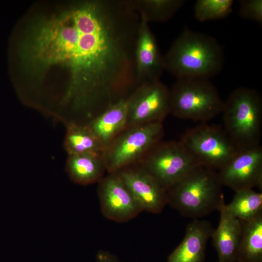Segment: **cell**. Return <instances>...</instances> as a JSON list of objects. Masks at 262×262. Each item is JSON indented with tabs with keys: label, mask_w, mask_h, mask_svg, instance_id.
<instances>
[{
	"label": "cell",
	"mask_w": 262,
	"mask_h": 262,
	"mask_svg": "<svg viewBox=\"0 0 262 262\" xmlns=\"http://www.w3.org/2000/svg\"><path fill=\"white\" fill-rule=\"evenodd\" d=\"M137 15L123 0H79L32 13L15 40L17 80L51 94L61 119L85 125L137 86Z\"/></svg>",
	"instance_id": "obj_1"
},
{
	"label": "cell",
	"mask_w": 262,
	"mask_h": 262,
	"mask_svg": "<svg viewBox=\"0 0 262 262\" xmlns=\"http://www.w3.org/2000/svg\"><path fill=\"white\" fill-rule=\"evenodd\" d=\"M164 56L165 70L177 79H207L223 68V49L213 37L185 29Z\"/></svg>",
	"instance_id": "obj_2"
},
{
	"label": "cell",
	"mask_w": 262,
	"mask_h": 262,
	"mask_svg": "<svg viewBox=\"0 0 262 262\" xmlns=\"http://www.w3.org/2000/svg\"><path fill=\"white\" fill-rule=\"evenodd\" d=\"M222 186L217 171L199 165L166 191L167 204L183 216L198 219L225 204Z\"/></svg>",
	"instance_id": "obj_3"
},
{
	"label": "cell",
	"mask_w": 262,
	"mask_h": 262,
	"mask_svg": "<svg viewBox=\"0 0 262 262\" xmlns=\"http://www.w3.org/2000/svg\"><path fill=\"white\" fill-rule=\"evenodd\" d=\"M223 129L239 151L260 146L262 98L256 90L240 87L225 102Z\"/></svg>",
	"instance_id": "obj_4"
},
{
	"label": "cell",
	"mask_w": 262,
	"mask_h": 262,
	"mask_svg": "<svg viewBox=\"0 0 262 262\" xmlns=\"http://www.w3.org/2000/svg\"><path fill=\"white\" fill-rule=\"evenodd\" d=\"M170 113L181 119L206 123L223 112L224 101L209 79H177L170 89Z\"/></svg>",
	"instance_id": "obj_5"
},
{
	"label": "cell",
	"mask_w": 262,
	"mask_h": 262,
	"mask_svg": "<svg viewBox=\"0 0 262 262\" xmlns=\"http://www.w3.org/2000/svg\"><path fill=\"white\" fill-rule=\"evenodd\" d=\"M164 135L162 122L126 128L104 149L107 173L138 163Z\"/></svg>",
	"instance_id": "obj_6"
},
{
	"label": "cell",
	"mask_w": 262,
	"mask_h": 262,
	"mask_svg": "<svg viewBox=\"0 0 262 262\" xmlns=\"http://www.w3.org/2000/svg\"><path fill=\"white\" fill-rule=\"evenodd\" d=\"M179 141L200 165L217 171L239 152L223 127L215 124L200 123Z\"/></svg>",
	"instance_id": "obj_7"
},
{
	"label": "cell",
	"mask_w": 262,
	"mask_h": 262,
	"mask_svg": "<svg viewBox=\"0 0 262 262\" xmlns=\"http://www.w3.org/2000/svg\"><path fill=\"white\" fill-rule=\"evenodd\" d=\"M137 164L166 191L200 165L180 141L163 140Z\"/></svg>",
	"instance_id": "obj_8"
},
{
	"label": "cell",
	"mask_w": 262,
	"mask_h": 262,
	"mask_svg": "<svg viewBox=\"0 0 262 262\" xmlns=\"http://www.w3.org/2000/svg\"><path fill=\"white\" fill-rule=\"evenodd\" d=\"M127 100L126 128L163 123L170 113V89L160 80L140 84Z\"/></svg>",
	"instance_id": "obj_9"
},
{
	"label": "cell",
	"mask_w": 262,
	"mask_h": 262,
	"mask_svg": "<svg viewBox=\"0 0 262 262\" xmlns=\"http://www.w3.org/2000/svg\"><path fill=\"white\" fill-rule=\"evenodd\" d=\"M100 210L107 219L128 222L143 210L117 173H107L98 182Z\"/></svg>",
	"instance_id": "obj_10"
},
{
	"label": "cell",
	"mask_w": 262,
	"mask_h": 262,
	"mask_svg": "<svg viewBox=\"0 0 262 262\" xmlns=\"http://www.w3.org/2000/svg\"><path fill=\"white\" fill-rule=\"evenodd\" d=\"M217 172L222 185L235 192L254 187L262 190V147L260 145L239 151Z\"/></svg>",
	"instance_id": "obj_11"
},
{
	"label": "cell",
	"mask_w": 262,
	"mask_h": 262,
	"mask_svg": "<svg viewBox=\"0 0 262 262\" xmlns=\"http://www.w3.org/2000/svg\"><path fill=\"white\" fill-rule=\"evenodd\" d=\"M117 173L143 211L159 213L167 204L166 192L143 167L136 164Z\"/></svg>",
	"instance_id": "obj_12"
},
{
	"label": "cell",
	"mask_w": 262,
	"mask_h": 262,
	"mask_svg": "<svg viewBox=\"0 0 262 262\" xmlns=\"http://www.w3.org/2000/svg\"><path fill=\"white\" fill-rule=\"evenodd\" d=\"M140 16L135 49V64L138 86L144 83L159 81L165 70L162 55L149 23Z\"/></svg>",
	"instance_id": "obj_13"
},
{
	"label": "cell",
	"mask_w": 262,
	"mask_h": 262,
	"mask_svg": "<svg viewBox=\"0 0 262 262\" xmlns=\"http://www.w3.org/2000/svg\"><path fill=\"white\" fill-rule=\"evenodd\" d=\"M213 230L209 222L194 219L187 225L184 238L167 262H203L207 243Z\"/></svg>",
	"instance_id": "obj_14"
},
{
	"label": "cell",
	"mask_w": 262,
	"mask_h": 262,
	"mask_svg": "<svg viewBox=\"0 0 262 262\" xmlns=\"http://www.w3.org/2000/svg\"><path fill=\"white\" fill-rule=\"evenodd\" d=\"M224 204L219 209V225L213 230V245L217 252L219 262H236L242 234L241 221L229 213Z\"/></svg>",
	"instance_id": "obj_15"
},
{
	"label": "cell",
	"mask_w": 262,
	"mask_h": 262,
	"mask_svg": "<svg viewBox=\"0 0 262 262\" xmlns=\"http://www.w3.org/2000/svg\"><path fill=\"white\" fill-rule=\"evenodd\" d=\"M127 98L112 105L87 125L104 148L126 128Z\"/></svg>",
	"instance_id": "obj_16"
},
{
	"label": "cell",
	"mask_w": 262,
	"mask_h": 262,
	"mask_svg": "<svg viewBox=\"0 0 262 262\" xmlns=\"http://www.w3.org/2000/svg\"><path fill=\"white\" fill-rule=\"evenodd\" d=\"M103 152L68 155L66 171L70 179L82 185L98 183L106 172Z\"/></svg>",
	"instance_id": "obj_17"
},
{
	"label": "cell",
	"mask_w": 262,
	"mask_h": 262,
	"mask_svg": "<svg viewBox=\"0 0 262 262\" xmlns=\"http://www.w3.org/2000/svg\"><path fill=\"white\" fill-rule=\"evenodd\" d=\"M240 221L242 234L236 262H262V213Z\"/></svg>",
	"instance_id": "obj_18"
},
{
	"label": "cell",
	"mask_w": 262,
	"mask_h": 262,
	"mask_svg": "<svg viewBox=\"0 0 262 262\" xmlns=\"http://www.w3.org/2000/svg\"><path fill=\"white\" fill-rule=\"evenodd\" d=\"M65 125L64 148L67 155L104 151V147L87 125L68 123Z\"/></svg>",
	"instance_id": "obj_19"
},
{
	"label": "cell",
	"mask_w": 262,
	"mask_h": 262,
	"mask_svg": "<svg viewBox=\"0 0 262 262\" xmlns=\"http://www.w3.org/2000/svg\"><path fill=\"white\" fill-rule=\"evenodd\" d=\"M131 7L149 23L169 20L180 10L184 0H129Z\"/></svg>",
	"instance_id": "obj_20"
},
{
	"label": "cell",
	"mask_w": 262,
	"mask_h": 262,
	"mask_svg": "<svg viewBox=\"0 0 262 262\" xmlns=\"http://www.w3.org/2000/svg\"><path fill=\"white\" fill-rule=\"evenodd\" d=\"M230 203L225 204L227 211L240 220L250 219L262 213V193L253 189L235 192Z\"/></svg>",
	"instance_id": "obj_21"
},
{
	"label": "cell",
	"mask_w": 262,
	"mask_h": 262,
	"mask_svg": "<svg viewBox=\"0 0 262 262\" xmlns=\"http://www.w3.org/2000/svg\"><path fill=\"white\" fill-rule=\"evenodd\" d=\"M232 0H198L194 5V15L200 21L218 19L229 16L232 11Z\"/></svg>",
	"instance_id": "obj_22"
},
{
	"label": "cell",
	"mask_w": 262,
	"mask_h": 262,
	"mask_svg": "<svg viewBox=\"0 0 262 262\" xmlns=\"http://www.w3.org/2000/svg\"><path fill=\"white\" fill-rule=\"evenodd\" d=\"M239 14L242 18L262 22V0H243L239 2Z\"/></svg>",
	"instance_id": "obj_23"
},
{
	"label": "cell",
	"mask_w": 262,
	"mask_h": 262,
	"mask_svg": "<svg viewBox=\"0 0 262 262\" xmlns=\"http://www.w3.org/2000/svg\"><path fill=\"white\" fill-rule=\"evenodd\" d=\"M96 258L98 262H122L115 255L106 250L99 251Z\"/></svg>",
	"instance_id": "obj_24"
}]
</instances>
